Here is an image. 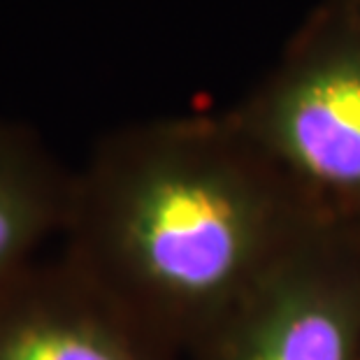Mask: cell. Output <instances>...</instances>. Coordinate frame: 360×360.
I'll list each match as a JSON object with an SVG mask.
<instances>
[{
    "mask_svg": "<svg viewBox=\"0 0 360 360\" xmlns=\"http://www.w3.org/2000/svg\"><path fill=\"white\" fill-rule=\"evenodd\" d=\"M184 360H360V237L316 219Z\"/></svg>",
    "mask_w": 360,
    "mask_h": 360,
    "instance_id": "3957f363",
    "label": "cell"
},
{
    "mask_svg": "<svg viewBox=\"0 0 360 360\" xmlns=\"http://www.w3.org/2000/svg\"><path fill=\"white\" fill-rule=\"evenodd\" d=\"M316 219L226 112L179 114L96 144L60 256L186 358Z\"/></svg>",
    "mask_w": 360,
    "mask_h": 360,
    "instance_id": "6da1fadb",
    "label": "cell"
},
{
    "mask_svg": "<svg viewBox=\"0 0 360 360\" xmlns=\"http://www.w3.org/2000/svg\"><path fill=\"white\" fill-rule=\"evenodd\" d=\"M224 112L321 219L360 237V0H319Z\"/></svg>",
    "mask_w": 360,
    "mask_h": 360,
    "instance_id": "7a4b0ae2",
    "label": "cell"
},
{
    "mask_svg": "<svg viewBox=\"0 0 360 360\" xmlns=\"http://www.w3.org/2000/svg\"><path fill=\"white\" fill-rule=\"evenodd\" d=\"M75 172L58 163L33 130L0 119V290L37 263L60 237L72 202Z\"/></svg>",
    "mask_w": 360,
    "mask_h": 360,
    "instance_id": "5b68a950",
    "label": "cell"
},
{
    "mask_svg": "<svg viewBox=\"0 0 360 360\" xmlns=\"http://www.w3.org/2000/svg\"><path fill=\"white\" fill-rule=\"evenodd\" d=\"M0 360H184L63 256L0 290Z\"/></svg>",
    "mask_w": 360,
    "mask_h": 360,
    "instance_id": "277c9868",
    "label": "cell"
}]
</instances>
